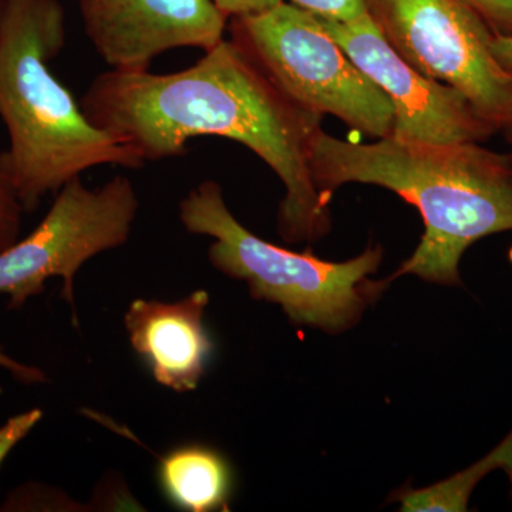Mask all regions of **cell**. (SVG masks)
<instances>
[{
    "mask_svg": "<svg viewBox=\"0 0 512 512\" xmlns=\"http://www.w3.org/2000/svg\"><path fill=\"white\" fill-rule=\"evenodd\" d=\"M495 36H512V0H466Z\"/></svg>",
    "mask_w": 512,
    "mask_h": 512,
    "instance_id": "16",
    "label": "cell"
},
{
    "mask_svg": "<svg viewBox=\"0 0 512 512\" xmlns=\"http://www.w3.org/2000/svg\"><path fill=\"white\" fill-rule=\"evenodd\" d=\"M0 367L8 370L10 375L15 377L20 383L25 384H42L47 382L46 373L36 366H29L26 363L18 362V360L10 357L8 353L0 346Z\"/></svg>",
    "mask_w": 512,
    "mask_h": 512,
    "instance_id": "18",
    "label": "cell"
},
{
    "mask_svg": "<svg viewBox=\"0 0 512 512\" xmlns=\"http://www.w3.org/2000/svg\"><path fill=\"white\" fill-rule=\"evenodd\" d=\"M318 18L349 22L366 15V0H288Z\"/></svg>",
    "mask_w": 512,
    "mask_h": 512,
    "instance_id": "14",
    "label": "cell"
},
{
    "mask_svg": "<svg viewBox=\"0 0 512 512\" xmlns=\"http://www.w3.org/2000/svg\"><path fill=\"white\" fill-rule=\"evenodd\" d=\"M495 470H503L512 484V430L497 447L461 473L431 487H403L392 494L390 503H400L404 512H463L477 484Z\"/></svg>",
    "mask_w": 512,
    "mask_h": 512,
    "instance_id": "12",
    "label": "cell"
},
{
    "mask_svg": "<svg viewBox=\"0 0 512 512\" xmlns=\"http://www.w3.org/2000/svg\"><path fill=\"white\" fill-rule=\"evenodd\" d=\"M311 171L320 198L350 183L396 192L419 210V247L389 279L416 275L434 284H461V256L490 235L512 231V154L480 143L427 144L393 137L359 144L320 130L311 144Z\"/></svg>",
    "mask_w": 512,
    "mask_h": 512,
    "instance_id": "2",
    "label": "cell"
},
{
    "mask_svg": "<svg viewBox=\"0 0 512 512\" xmlns=\"http://www.w3.org/2000/svg\"><path fill=\"white\" fill-rule=\"evenodd\" d=\"M79 10L87 39L117 72H147L175 49L208 52L228 28L214 0H79Z\"/></svg>",
    "mask_w": 512,
    "mask_h": 512,
    "instance_id": "9",
    "label": "cell"
},
{
    "mask_svg": "<svg viewBox=\"0 0 512 512\" xmlns=\"http://www.w3.org/2000/svg\"><path fill=\"white\" fill-rule=\"evenodd\" d=\"M94 126L133 147L144 163L181 157L188 141L224 137L244 144L282 181L279 234L289 244L328 234L330 212L311 171L322 114L285 96L231 39L175 73H101L84 92Z\"/></svg>",
    "mask_w": 512,
    "mask_h": 512,
    "instance_id": "1",
    "label": "cell"
},
{
    "mask_svg": "<svg viewBox=\"0 0 512 512\" xmlns=\"http://www.w3.org/2000/svg\"><path fill=\"white\" fill-rule=\"evenodd\" d=\"M214 2L218 9L228 19H231L265 12V10L275 8L284 0H214Z\"/></svg>",
    "mask_w": 512,
    "mask_h": 512,
    "instance_id": "17",
    "label": "cell"
},
{
    "mask_svg": "<svg viewBox=\"0 0 512 512\" xmlns=\"http://www.w3.org/2000/svg\"><path fill=\"white\" fill-rule=\"evenodd\" d=\"M491 49L498 64L512 76V36H494Z\"/></svg>",
    "mask_w": 512,
    "mask_h": 512,
    "instance_id": "19",
    "label": "cell"
},
{
    "mask_svg": "<svg viewBox=\"0 0 512 512\" xmlns=\"http://www.w3.org/2000/svg\"><path fill=\"white\" fill-rule=\"evenodd\" d=\"M207 291L177 302L136 299L124 315L134 352L146 362L157 383L177 393L197 389L214 345L205 329Z\"/></svg>",
    "mask_w": 512,
    "mask_h": 512,
    "instance_id": "10",
    "label": "cell"
},
{
    "mask_svg": "<svg viewBox=\"0 0 512 512\" xmlns=\"http://www.w3.org/2000/svg\"><path fill=\"white\" fill-rule=\"evenodd\" d=\"M394 111L392 136L427 144L481 143L497 133L454 87L424 76L384 39L369 13L349 22L319 18Z\"/></svg>",
    "mask_w": 512,
    "mask_h": 512,
    "instance_id": "8",
    "label": "cell"
},
{
    "mask_svg": "<svg viewBox=\"0 0 512 512\" xmlns=\"http://www.w3.org/2000/svg\"><path fill=\"white\" fill-rule=\"evenodd\" d=\"M180 221L190 234L214 239L208 258L215 269L247 282L252 298L281 305L293 325L328 333L352 328L386 289L370 281L382 248L369 247L346 262L281 248L252 234L231 214L221 185L207 180L180 202Z\"/></svg>",
    "mask_w": 512,
    "mask_h": 512,
    "instance_id": "4",
    "label": "cell"
},
{
    "mask_svg": "<svg viewBox=\"0 0 512 512\" xmlns=\"http://www.w3.org/2000/svg\"><path fill=\"white\" fill-rule=\"evenodd\" d=\"M42 419V410L32 409L29 412L16 414L0 427V466L9 456L10 451L18 446Z\"/></svg>",
    "mask_w": 512,
    "mask_h": 512,
    "instance_id": "15",
    "label": "cell"
},
{
    "mask_svg": "<svg viewBox=\"0 0 512 512\" xmlns=\"http://www.w3.org/2000/svg\"><path fill=\"white\" fill-rule=\"evenodd\" d=\"M60 0H6L0 20V120L8 148L0 168L23 211L33 212L49 194L101 165L136 170L143 158L100 130L82 104L53 74L66 45Z\"/></svg>",
    "mask_w": 512,
    "mask_h": 512,
    "instance_id": "3",
    "label": "cell"
},
{
    "mask_svg": "<svg viewBox=\"0 0 512 512\" xmlns=\"http://www.w3.org/2000/svg\"><path fill=\"white\" fill-rule=\"evenodd\" d=\"M158 480L168 500L181 510L210 512L228 505L231 470L227 460L210 447L174 448L161 458Z\"/></svg>",
    "mask_w": 512,
    "mask_h": 512,
    "instance_id": "11",
    "label": "cell"
},
{
    "mask_svg": "<svg viewBox=\"0 0 512 512\" xmlns=\"http://www.w3.org/2000/svg\"><path fill=\"white\" fill-rule=\"evenodd\" d=\"M229 36L293 103L330 114L359 133H393L394 111L386 94L323 28L318 16L292 3L228 19Z\"/></svg>",
    "mask_w": 512,
    "mask_h": 512,
    "instance_id": "5",
    "label": "cell"
},
{
    "mask_svg": "<svg viewBox=\"0 0 512 512\" xmlns=\"http://www.w3.org/2000/svg\"><path fill=\"white\" fill-rule=\"evenodd\" d=\"M384 39L424 76L458 90L498 131L512 123V76L494 32L466 0H366Z\"/></svg>",
    "mask_w": 512,
    "mask_h": 512,
    "instance_id": "7",
    "label": "cell"
},
{
    "mask_svg": "<svg viewBox=\"0 0 512 512\" xmlns=\"http://www.w3.org/2000/svg\"><path fill=\"white\" fill-rule=\"evenodd\" d=\"M23 214L18 195L0 168V254L19 241Z\"/></svg>",
    "mask_w": 512,
    "mask_h": 512,
    "instance_id": "13",
    "label": "cell"
},
{
    "mask_svg": "<svg viewBox=\"0 0 512 512\" xmlns=\"http://www.w3.org/2000/svg\"><path fill=\"white\" fill-rule=\"evenodd\" d=\"M138 210L136 187L124 175L99 188L86 187L82 177L70 181L28 237L0 254V295L9 296V308H22L57 276L77 325L74 276L94 256L127 244Z\"/></svg>",
    "mask_w": 512,
    "mask_h": 512,
    "instance_id": "6",
    "label": "cell"
},
{
    "mask_svg": "<svg viewBox=\"0 0 512 512\" xmlns=\"http://www.w3.org/2000/svg\"><path fill=\"white\" fill-rule=\"evenodd\" d=\"M503 134L505 137V140H507V143L510 144L511 147V154H512V123L508 124V126H505L503 128Z\"/></svg>",
    "mask_w": 512,
    "mask_h": 512,
    "instance_id": "20",
    "label": "cell"
},
{
    "mask_svg": "<svg viewBox=\"0 0 512 512\" xmlns=\"http://www.w3.org/2000/svg\"><path fill=\"white\" fill-rule=\"evenodd\" d=\"M6 0H0V20H2L3 9H5Z\"/></svg>",
    "mask_w": 512,
    "mask_h": 512,
    "instance_id": "21",
    "label": "cell"
}]
</instances>
